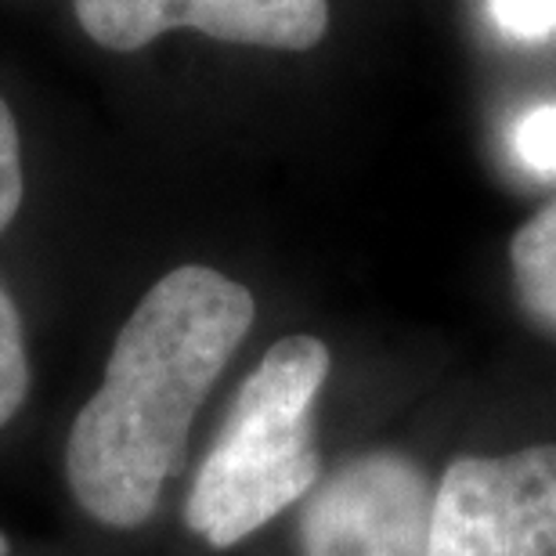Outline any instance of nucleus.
I'll use <instances>...</instances> for the list:
<instances>
[{
  "mask_svg": "<svg viewBox=\"0 0 556 556\" xmlns=\"http://www.w3.org/2000/svg\"><path fill=\"white\" fill-rule=\"evenodd\" d=\"M253 318L250 289L206 264H181L141 296L65 441V481L87 517L130 531L155 514L199 405Z\"/></svg>",
  "mask_w": 556,
  "mask_h": 556,
  "instance_id": "nucleus-1",
  "label": "nucleus"
},
{
  "mask_svg": "<svg viewBox=\"0 0 556 556\" xmlns=\"http://www.w3.org/2000/svg\"><path fill=\"white\" fill-rule=\"evenodd\" d=\"M326 376V343L286 337L239 387L185 503V525L214 549L253 535L321 481L315 397Z\"/></svg>",
  "mask_w": 556,
  "mask_h": 556,
  "instance_id": "nucleus-2",
  "label": "nucleus"
},
{
  "mask_svg": "<svg viewBox=\"0 0 556 556\" xmlns=\"http://www.w3.org/2000/svg\"><path fill=\"white\" fill-rule=\"evenodd\" d=\"M430 556H556V444L455 459L433 492Z\"/></svg>",
  "mask_w": 556,
  "mask_h": 556,
  "instance_id": "nucleus-3",
  "label": "nucleus"
},
{
  "mask_svg": "<svg viewBox=\"0 0 556 556\" xmlns=\"http://www.w3.org/2000/svg\"><path fill=\"white\" fill-rule=\"evenodd\" d=\"M433 492L416 459L380 448L343 463L307 492L304 556H430Z\"/></svg>",
  "mask_w": 556,
  "mask_h": 556,
  "instance_id": "nucleus-4",
  "label": "nucleus"
},
{
  "mask_svg": "<svg viewBox=\"0 0 556 556\" xmlns=\"http://www.w3.org/2000/svg\"><path fill=\"white\" fill-rule=\"evenodd\" d=\"M73 8L87 37L124 54L170 29L271 51H307L329 29V0H73Z\"/></svg>",
  "mask_w": 556,
  "mask_h": 556,
  "instance_id": "nucleus-5",
  "label": "nucleus"
},
{
  "mask_svg": "<svg viewBox=\"0 0 556 556\" xmlns=\"http://www.w3.org/2000/svg\"><path fill=\"white\" fill-rule=\"evenodd\" d=\"M509 264L520 307L542 329L556 332V199L517 228L509 242Z\"/></svg>",
  "mask_w": 556,
  "mask_h": 556,
  "instance_id": "nucleus-6",
  "label": "nucleus"
},
{
  "mask_svg": "<svg viewBox=\"0 0 556 556\" xmlns=\"http://www.w3.org/2000/svg\"><path fill=\"white\" fill-rule=\"evenodd\" d=\"M29 394V362L15 300L0 286V427H8Z\"/></svg>",
  "mask_w": 556,
  "mask_h": 556,
  "instance_id": "nucleus-7",
  "label": "nucleus"
},
{
  "mask_svg": "<svg viewBox=\"0 0 556 556\" xmlns=\"http://www.w3.org/2000/svg\"><path fill=\"white\" fill-rule=\"evenodd\" d=\"M26 192V177H22V141L18 124L11 116L8 102L0 98V231L15 220Z\"/></svg>",
  "mask_w": 556,
  "mask_h": 556,
  "instance_id": "nucleus-8",
  "label": "nucleus"
},
{
  "mask_svg": "<svg viewBox=\"0 0 556 556\" xmlns=\"http://www.w3.org/2000/svg\"><path fill=\"white\" fill-rule=\"evenodd\" d=\"M517 160L535 174H556V105L528 113L514 130Z\"/></svg>",
  "mask_w": 556,
  "mask_h": 556,
  "instance_id": "nucleus-9",
  "label": "nucleus"
},
{
  "mask_svg": "<svg viewBox=\"0 0 556 556\" xmlns=\"http://www.w3.org/2000/svg\"><path fill=\"white\" fill-rule=\"evenodd\" d=\"M492 18L509 37H546L556 29V0H492Z\"/></svg>",
  "mask_w": 556,
  "mask_h": 556,
  "instance_id": "nucleus-10",
  "label": "nucleus"
},
{
  "mask_svg": "<svg viewBox=\"0 0 556 556\" xmlns=\"http://www.w3.org/2000/svg\"><path fill=\"white\" fill-rule=\"evenodd\" d=\"M0 556H8V539L0 535Z\"/></svg>",
  "mask_w": 556,
  "mask_h": 556,
  "instance_id": "nucleus-11",
  "label": "nucleus"
}]
</instances>
